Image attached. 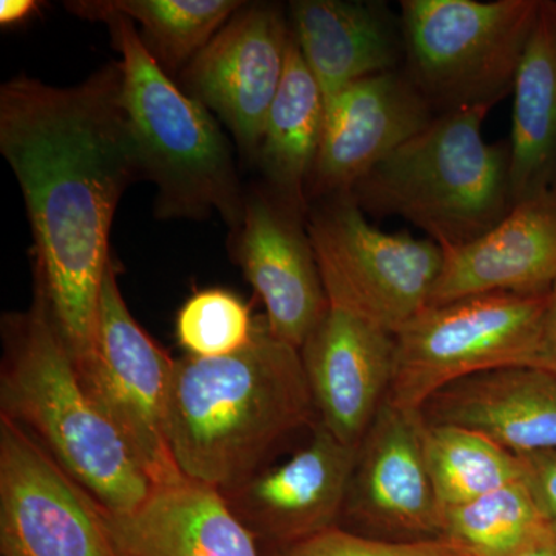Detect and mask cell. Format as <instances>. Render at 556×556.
<instances>
[{
  "label": "cell",
  "mask_w": 556,
  "mask_h": 556,
  "mask_svg": "<svg viewBox=\"0 0 556 556\" xmlns=\"http://www.w3.org/2000/svg\"><path fill=\"white\" fill-rule=\"evenodd\" d=\"M0 152L30 218L35 287L78 362L93 343L116 207L142 178L121 62L67 89L27 76L3 84Z\"/></svg>",
  "instance_id": "obj_1"
},
{
  "label": "cell",
  "mask_w": 556,
  "mask_h": 556,
  "mask_svg": "<svg viewBox=\"0 0 556 556\" xmlns=\"http://www.w3.org/2000/svg\"><path fill=\"white\" fill-rule=\"evenodd\" d=\"M317 417L298 348L265 318L247 346L222 357L177 358L167 434L185 478L228 493L265 470L270 456Z\"/></svg>",
  "instance_id": "obj_2"
},
{
  "label": "cell",
  "mask_w": 556,
  "mask_h": 556,
  "mask_svg": "<svg viewBox=\"0 0 556 556\" xmlns=\"http://www.w3.org/2000/svg\"><path fill=\"white\" fill-rule=\"evenodd\" d=\"M0 416L24 428L104 510L129 514L155 489L93 404L46 295L2 317Z\"/></svg>",
  "instance_id": "obj_3"
},
{
  "label": "cell",
  "mask_w": 556,
  "mask_h": 556,
  "mask_svg": "<svg viewBox=\"0 0 556 556\" xmlns=\"http://www.w3.org/2000/svg\"><path fill=\"white\" fill-rule=\"evenodd\" d=\"M65 7L84 20L108 24L123 58L124 110L142 179L159 189L156 218L203 219L218 212L232 230L239 228L247 195L214 115L161 68L134 22L101 9L97 0Z\"/></svg>",
  "instance_id": "obj_4"
},
{
  "label": "cell",
  "mask_w": 556,
  "mask_h": 556,
  "mask_svg": "<svg viewBox=\"0 0 556 556\" xmlns=\"http://www.w3.org/2000/svg\"><path fill=\"white\" fill-rule=\"evenodd\" d=\"M489 112L434 116L350 195L368 214L407 219L442 251L477 240L514 208L510 141H486L482 124Z\"/></svg>",
  "instance_id": "obj_5"
},
{
  "label": "cell",
  "mask_w": 556,
  "mask_h": 556,
  "mask_svg": "<svg viewBox=\"0 0 556 556\" xmlns=\"http://www.w3.org/2000/svg\"><path fill=\"white\" fill-rule=\"evenodd\" d=\"M543 0H404V70L434 115L514 91Z\"/></svg>",
  "instance_id": "obj_6"
},
{
  "label": "cell",
  "mask_w": 556,
  "mask_h": 556,
  "mask_svg": "<svg viewBox=\"0 0 556 556\" xmlns=\"http://www.w3.org/2000/svg\"><path fill=\"white\" fill-rule=\"evenodd\" d=\"M548 295L501 292L427 306L394 336L387 402L420 412L457 380L535 367Z\"/></svg>",
  "instance_id": "obj_7"
},
{
  "label": "cell",
  "mask_w": 556,
  "mask_h": 556,
  "mask_svg": "<svg viewBox=\"0 0 556 556\" xmlns=\"http://www.w3.org/2000/svg\"><path fill=\"white\" fill-rule=\"evenodd\" d=\"M308 232L329 306L396 336L430 305L444 262L433 241L382 232L350 193L321 200Z\"/></svg>",
  "instance_id": "obj_8"
},
{
  "label": "cell",
  "mask_w": 556,
  "mask_h": 556,
  "mask_svg": "<svg viewBox=\"0 0 556 556\" xmlns=\"http://www.w3.org/2000/svg\"><path fill=\"white\" fill-rule=\"evenodd\" d=\"M75 365L84 390L116 428L153 486L188 479L172 456L167 434L175 361L131 316L113 260L102 281L93 343Z\"/></svg>",
  "instance_id": "obj_9"
},
{
  "label": "cell",
  "mask_w": 556,
  "mask_h": 556,
  "mask_svg": "<svg viewBox=\"0 0 556 556\" xmlns=\"http://www.w3.org/2000/svg\"><path fill=\"white\" fill-rule=\"evenodd\" d=\"M2 556H119L98 503L24 428L0 416Z\"/></svg>",
  "instance_id": "obj_10"
},
{
  "label": "cell",
  "mask_w": 556,
  "mask_h": 556,
  "mask_svg": "<svg viewBox=\"0 0 556 556\" xmlns=\"http://www.w3.org/2000/svg\"><path fill=\"white\" fill-rule=\"evenodd\" d=\"M291 35L278 3H243L181 73L186 93L215 113L254 161L283 79Z\"/></svg>",
  "instance_id": "obj_11"
},
{
  "label": "cell",
  "mask_w": 556,
  "mask_h": 556,
  "mask_svg": "<svg viewBox=\"0 0 556 556\" xmlns=\"http://www.w3.org/2000/svg\"><path fill=\"white\" fill-rule=\"evenodd\" d=\"M308 214L269 189L249 193L232 241L233 257L265 305L270 334L298 350L329 308Z\"/></svg>",
  "instance_id": "obj_12"
},
{
  "label": "cell",
  "mask_w": 556,
  "mask_h": 556,
  "mask_svg": "<svg viewBox=\"0 0 556 556\" xmlns=\"http://www.w3.org/2000/svg\"><path fill=\"white\" fill-rule=\"evenodd\" d=\"M404 70L357 80L325 101L309 199L345 195L434 118Z\"/></svg>",
  "instance_id": "obj_13"
},
{
  "label": "cell",
  "mask_w": 556,
  "mask_h": 556,
  "mask_svg": "<svg viewBox=\"0 0 556 556\" xmlns=\"http://www.w3.org/2000/svg\"><path fill=\"white\" fill-rule=\"evenodd\" d=\"M356 456L317 419L305 447L222 496L255 540L289 546L336 526Z\"/></svg>",
  "instance_id": "obj_14"
},
{
  "label": "cell",
  "mask_w": 556,
  "mask_h": 556,
  "mask_svg": "<svg viewBox=\"0 0 556 556\" xmlns=\"http://www.w3.org/2000/svg\"><path fill=\"white\" fill-rule=\"evenodd\" d=\"M394 336L329 306L300 348L318 422L358 448L386 404L394 369Z\"/></svg>",
  "instance_id": "obj_15"
},
{
  "label": "cell",
  "mask_w": 556,
  "mask_h": 556,
  "mask_svg": "<svg viewBox=\"0 0 556 556\" xmlns=\"http://www.w3.org/2000/svg\"><path fill=\"white\" fill-rule=\"evenodd\" d=\"M424 426L422 412L386 401L358 445L343 510L416 540L441 538L442 507L428 470Z\"/></svg>",
  "instance_id": "obj_16"
},
{
  "label": "cell",
  "mask_w": 556,
  "mask_h": 556,
  "mask_svg": "<svg viewBox=\"0 0 556 556\" xmlns=\"http://www.w3.org/2000/svg\"><path fill=\"white\" fill-rule=\"evenodd\" d=\"M442 252L428 306L501 292L551 294L556 288V190L515 204L489 232Z\"/></svg>",
  "instance_id": "obj_17"
},
{
  "label": "cell",
  "mask_w": 556,
  "mask_h": 556,
  "mask_svg": "<svg viewBox=\"0 0 556 556\" xmlns=\"http://www.w3.org/2000/svg\"><path fill=\"white\" fill-rule=\"evenodd\" d=\"M98 510L119 556H260L222 493L189 479L155 486L129 514Z\"/></svg>",
  "instance_id": "obj_18"
},
{
  "label": "cell",
  "mask_w": 556,
  "mask_h": 556,
  "mask_svg": "<svg viewBox=\"0 0 556 556\" xmlns=\"http://www.w3.org/2000/svg\"><path fill=\"white\" fill-rule=\"evenodd\" d=\"M424 419L477 431L514 455L556 450V376L507 367L442 388L424 405Z\"/></svg>",
  "instance_id": "obj_19"
},
{
  "label": "cell",
  "mask_w": 556,
  "mask_h": 556,
  "mask_svg": "<svg viewBox=\"0 0 556 556\" xmlns=\"http://www.w3.org/2000/svg\"><path fill=\"white\" fill-rule=\"evenodd\" d=\"M289 24L325 101L357 80L401 70V16L386 2L295 0Z\"/></svg>",
  "instance_id": "obj_20"
},
{
  "label": "cell",
  "mask_w": 556,
  "mask_h": 556,
  "mask_svg": "<svg viewBox=\"0 0 556 556\" xmlns=\"http://www.w3.org/2000/svg\"><path fill=\"white\" fill-rule=\"evenodd\" d=\"M510 177L515 204L556 190V2L543 0L514 86Z\"/></svg>",
  "instance_id": "obj_21"
},
{
  "label": "cell",
  "mask_w": 556,
  "mask_h": 556,
  "mask_svg": "<svg viewBox=\"0 0 556 556\" xmlns=\"http://www.w3.org/2000/svg\"><path fill=\"white\" fill-rule=\"evenodd\" d=\"M324 121V93L291 35L283 79L270 105L255 161L268 182L266 189L306 214Z\"/></svg>",
  "instance_id": "obj_22"
},
{
  "label": "cell",
  "mask_w": 556,
  "mask_h": 556,
  "mask_svg": "<svg viewBox=\"0 0 556 556\" xmlns=\"http://www.w3.org/2000/svg\"><path fill=\"white\" fill-rule=\"evenodd\" d=\"M424 450L442 508L460 506L522 477L519 456L468 428L426 420Z\"/></svg>",
  "instance_id": "obj_23"
},
{
  "label": "cell",
  "mask_w": 556,
  "mask_h": 556,
  "mask_svg": "<svg viewBox=\"0 0 556 556\" xmlns=\"http://www.w3.org/2000/svg\"><path fill=\"white\" fill-rule=\"evenodd\" d=\"M101 9L141 25L142 42L167 75L188 67L226 22L239 0H97Z\"/></svg>",
  "instance_id": "obj_24"
},
{
  "label": "cell",
  "mask_w": 556,
  "mask_h": 556,
  "mask_svg": "<svg viewBox=\"0 0 556 556\" xmlns=\"http://www.w3.org/2000/svg\"><path fill=\"white\" fill-rule=\"evenodd\" d=\"M548 525L519 479L460 506L442 508L441 538L468 556H508Z\"/></svg>",
  "instance_id": "obj_25"
},
{
  "label": "cell",
  "mask_w": 556,
  "mask_h": 556,
  "mask_svg": "<svg viewBox=\"0 0 556 556\" xmlns=\"http://www.w3.org/2000/svg\"><path fill=\"white\" fill-rule=\"evenodd\" d=\"M260 325L247 303L222 288L201 289L186 300L177 317V339L188 356L222 357L254 339Z\"/></svg>",
  "instance_id": "obj_26"
},
{
  "label": "cell",
  "mask_w": 556,
  "mask_h": 556,
  "mask_svg": "<svg viewBox=\"0 0 556 556\" xmlns=\"http://www.w3.org/2000/svg\"><path fill=\"white\" fill-rule=\"evenodd\" d=\"M277 556H468L444 538L382 541L356 535L334 526L289 544Z\"/></svg>",
  "instance_id": "obj_27"
},
{
  "label": "cell",
  "mask_w": 556,
  "mask_h": 556,
  "mask_svg": "<svg viewBox=\"0 0 556 556\" xmlns=\"http://www.w3.org/2000/svg\"><path fill=\"white\" fill-rule=\"evenodd\" d=\"M522 482L532 493L538 507L556 525V450L519 456Z\"/></svg>",
  "instance_id": "obj_28"
},
{
  "label": "cell",
  "mask_w": 556,
  "mask_h": 556,
  "mask_svg": "<svg viewBox=\"0 0 556 556\" xmlns=\"http://www.w3.org/2000/svg\"><path fill=\"white\" fill-rule=\"evenodd\" d=\"M535 367L546 369L556 376V288L548 295L546 318H544L543 336H541Z\"/></svg>",
  "instance_id": "obj_29"
},
{
  "label": "cell",
  "mask_w": 556,
  "mask_h": 556,
  "mask_svg": "<svg viewBox=\"0 0 556 556\" xmlns=\"http://www.w3.org/2000/svg\"><path fill=\"white\" fill-rule=\"evenodd\" d=\"M40 9L35 0H2L0 2V24L2 27H14L30 20Z\"/></svg>",
  "instance_id": "obj_30"
},
{
  "label": "cell",
  "mask_w": 556,
  "mask_h": 556,
  "mask_svg": "<svg viewBox=\"0 0 556 556\" xmlns=\"http://www.w3.org/2000/svg\"><path fill=\"white\" fill-rule=\"evenodd\" d=\"M508 556H556V525L551 522L543 532Z\"/></svg>",
  "instance_id": "obj_31"
}]
</instances>
